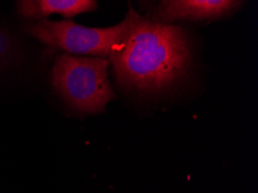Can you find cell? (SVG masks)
Returning <instances> with one entry per match:
<instances>
[{
	"mask_svg": "<svg viewBox=\"0 0 258 193\" xmlns=\"http://www.w3.org/2000/svg\"><path fill=\"white\" fill-rule=\"evenodd\" d=\"M12 52V39L5 31L0 30V64Z\"/></svg>",
	"mask_w": 258,
	"mask_h": 193,
	"instance_id": "8992f818",
	"label": "cell"
},
{
	"mask_svg": "<svg viewBox=\"0 0 258 193\" xmlns=\"http://www.w3.org/2000/svg\"><path fill=\"white\" fill-rule=\"evenodd\" d=\"M108 59L124 87L160 92L186 74L191 61L189 39L182 27L139 14L122 46Z\"/></svg>",
	"mask_w": 258,
	"mask_h": 193,
	"instance_id": "6da1fadb",
	"label": "cell"
},
{
	"mask_svg": "<svg viewBox=\"0 0 258 193\" xmlns=\"http://www.w3.org/2000/svg\"><path fill=\"white\" fill-rule=\"evenodd\" d=\"M139 14L130 5L123 21L108 28H91L71 20L51 21L42 19L29 26L27 30L44 44L69 53L92 54L107 59L122 46Z\"/></svg>",
	"mask_w": 258,
	"mask_h": 193,
	"instance_id": "3957f363",
	"label": "cell"
},
{
	"mask_svg": "<svg viewBox=\"0 0 258 193\" xmlns=\"http://www.w3.org/2000/svg\"><path fill=\"white\" fill-rule=\"evenodd\" d=\"M17 6L22 17L42 20L52 14L72 18L89 13L97 9V3L93 0H21Z\"/></svg>",
	"mask_w": 258,
	"mask_h": 193,
	"instance_id": "5b68a950",
	"label": "cell"
},
{
	"mask_svg": "<svg viewBox=\"0 0 258 193\" xmlns=\"http://www.w3.org/2000/svg\"><path fill=\"white\" fill-rule=\"evenodd\" d=\"M109 60L100 57L60 54L54 61L51 84L56 92L79 113L104 112L115 98L108 77Z\"/></svg>",
	"mask_w": 258,
	"mask_h": 193,
	"instance_id": "7a4b0ae2",
	"label": "cell"
},
{
	"mask_svg": "<svg viewBox=\"0 0 258 193\" xmlns=\"http://www.w3.org/2000/svg\"><path fill=\"white\" fill-rule=\"evenodd\" d=\"M242 4L234 0H165L155 7L148 19L163 23L181 20L209 21L234 13Z\"/></svg>",
	"mask_w": 258,
	"mask_h": 193,
	"instance_id": "277c9868",
	"label": "cell"
}]
</instances>
